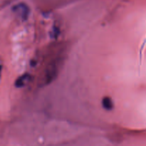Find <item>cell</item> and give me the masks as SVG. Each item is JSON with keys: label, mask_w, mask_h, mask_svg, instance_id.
Returning <instances> with one entry per match:
<instances>
[{"label": "cell", "mask_w": 146, "mask_h": 146, "mask_svg": "<svg viewBox=\"0 0 146 146\" xmlns=\"http://www.w3.org/2000/svg\"><path fill=\"white\" fill-rule=\"evenodd\" d=\"M31 76L29 74H24L22 76L19 77L15 81V86L17 88H21V87L25 86L26 85L29 83L31 81Z\"/></svg>", "instance_id": "2"}, {"label": "cell", "mask_w": 146, "mask_h": 146, "mask_svg": "<svg viewBox=\"0 0 146 146\" xmlns=\"http://www.w3.org/2000/svg\"><path fill=\"white\" fill-rule=\"evenodd\" d=\"M57 74V66L55 64H51L50 66L48 67V68L46 71V74L44 78H45L46 84H49L55 78Z\"/></svg>", "instance_id": "1"}, {"label": "cell", "mask_w": 146, "mask_h": 146, "mask_svg": "<svg viewBox=\"0 0 146 146\" xmlns=\"http://www.w3.org/2000/svg\"><path fill=\"white\" fill-rule=\"evenodd\" d=\"M0 71H1V69H0ZM0 76H1V71H0Z\"/></svg>", "instance_id": "4"}, {"label": "cell", "mask_w": 146, "mask_h": 146, "mask_svg": "<svg viewBox=\"0 0 146 146\" xmlns=\"http://www.w3.org/2000/svg\"><path fill=\"white\" fill-rule=\"evenodd\" d=\"M103 107L107 111H111L113 108V102L110 97H105L102 101Z\"/></svg>", "instance_id": "3"}]
</instances>
